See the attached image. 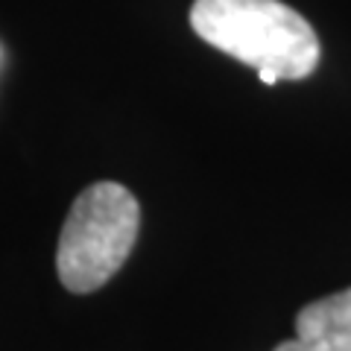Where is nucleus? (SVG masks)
<instances>
[{
  "label": "nucleus",
  "instance_id": "nucleus-1",
  "mask_svg": "<svg viewBox=\"0 0 351 351\" xmlns=\"http://www.w3.org/2000/svg\"><path fill=\"white\" fill-rule=\"evenodd\" d=\"M191 27L219 53L255 68L263 85L304 80L319 64L313 27L281 0H196Z\"/></svg>",
  "mask_w": 351,
  "mask_h": 351
},
{
  "label": "nucleus",
  "instance_id": "nucleus-2",
  "mask_svg": "<svg viewBox=\"0 0 351 351\" xmlns=\"http://www.w3.org/2000/svg\"><path fill=\"white\" fill-rule=\"evenodd\" d=\"M141 232V205L117 182L85 188L64 217L56 272L64 290L94 293L112 281L135 249Z\"/></svg>",
  "mask_w": 351,
  "mask_h": 351
},
{
  "label": "nucleus",
  "instance_id": "nucleus-3",
  "mask_svg": "<svg viewBox=\"0 0 351 351\" xmlns=\"http://www.w3.org/2000/svg\"><path fill=\"white\" fill-rule=\"evenodd\" d=\"M276 351H351V287L304 304L295 316V337Z\"/></svg>",
  "mask_w": 351,
  "mask_h": 351
}]
</instances>
